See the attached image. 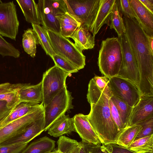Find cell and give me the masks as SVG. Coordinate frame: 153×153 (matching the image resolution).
<instances>
[{
    "mask_svg": "<svg viewBox=\"0 0 153 153\" xmlns=\"http://www.w3.org/2000/svg\"><path fill=\"white\" fill-rule=\"evenodd\" d=\"M0 55L3 57L10 56L18 58L20 56V52L0 35Z\"/></svg>",
    "mask_w": 153,
    "mask_h": 153,
    "instance_id": "4dcf8cb0",
    "label": "cell"
},
{
    "mask_svg": "<svg viewBox=\"0 0 153 153\" xmlns=\"http://www.w3.org/2000/svg\"><path fill=\"white\" fill-rule=\"evenodd\" d=\"M112 95L109 84L99 97L90 104V111L87 115L90 123L103 145L115 143L121 131L111 114L109 100Z\"/></svg>",
    "mask_w": 153,
    "mask_h": 153,
    "instance_id": "7a4b0ae2",
    "label": "cell"
},
{
    "mask_svg": "<svg viewBox=\"0 0 153 153\" xmlns=\"http://www.w3.org/2000/svg\"><path fill=\"white\" fill-rule=\"evenodd\" d=\"M73 117L75 132L79 134L82 142L95 145L101 144L88 120L87 115L79 114Z\"/></svg>",
    "mask_w": 153,
    "mask_h": 153,
    "instance_id": "9a60e30c",
    "label": "cell"
},
{
    "mask_svg": "<svg viewBox=\"0 0 153 153\" xmlns=\"http://www.w3.org/2000/svg\"><path fill=\"white\" fill-rule=\"evenodd\" d=\"M135 13L136 20L148 36H153V13L148 10L140 0H128Z\"/></svg>",
    "mask_w": 153,
    "mask_h": 153,
    "instance_id": "e0dca14e",
    "label": "cell"
},
{
    "mask_svg": "<svg viewBox=\"0 0 153 153\" xmlns=\"http://www.w3.org/2000/svg\"><path fill=\"white\" fill-rule=\"evenodd\" d=\"M0 3V35L16 40L19 22L13 1Z\"/></svg>",
    "mask_w": 153,
    "mask_h": 153,
    "instance_id": "8fae6325",
    "label": "cell"
},
{
    "mask_svg": "<svg viewBox=\"0 0 153 153\" xmlns=\"http://www.w3.org/2000/svg\"><path fill=\"white\" fill-rule=\"evenodd\" d=\"M17 88L14 90L0 94V100L6 102L7 107L10 109L14 108L21 102L17 91Z\"/></svg>",
    "mask_w": 153,
    "mask_h": 153,
    "instance_id": "1f68e13d",
    "label": "cell"
},
{
    "mask_svg": "<svg viewBox=\"0 0 153 153\" xmlns=\"http://www.w3.org/2000/svg\"><path fill=\"white\" fill-rule=\"evenodd\" d=\"M55 141L45 136L31 143L20 153H48L54 148Z\"/></svg>",
    "mask_w": 153,
    "mask_h": 153,
    "instance_id": "603a6c76",
    "label": "cell"
},
{
    "mask_svg": "<svg viewBox=\"0 0 153 153\" xmlns=\"http://www.w3.org/2000/svg\"><path fill=\"white\" fill-rule=\"evenodd\" d=\"M86 148H87V153H90L89 151V150H88V149L87 147H86Z\"/></svg>",
    "mask_w": 153,
    "mask_h": 153,
    "instance_id": "bcb514c9",
    "label": "cell"
},
{
    "mask_svg": "<svg viewBox=\"0 0 153 153\" xmlns=\"http://www.w3.org/2000/svg\"><path fill=\"white\" fill-rule=\"evenodd\" d=\"M110 99L117 107L123 125L125 128L128 125L133 107L122 99L114 95H112Z\"/></svg>",
    "mask_w": 153,
    "mask_h": 153,
    "instance_id": "83f0119b",
    "label": "cell"
},
{
    "mask_svg": "<svg viewBox=\"0 0 153 153\" xmlns=\"http://www.w3.org/2000/svg\"><path fill=\"white\" fill-rule=\"evenodd\" d=\"M81 142L82 145L79 150V153H87L86 146L84 143Z\"/></svg>",
    "mask_w": 153,
    "mask_h": 153,
    "instance_id": "7bdbcfd3",
    "label": "cell"
},
{
    "mask_svg": "<svg viewBox=\"0 0 153 153\" xmlns=\"http://www.w3.org/2000/svg\"><path fill=\"white\" fill-rule=\"evenodd\" d=\"M117 5L119 12L123 16L134 18L136 17L128 0H117Z\"/></svg>",
    "mask_w": 153,
    "mask_h": 153,
    "instance_id": "836d02e7",
    "label": "cell"
},
{
    "mask_svg": "<svg viewBox=\"0 0 153 153\" xmlns=\"http://www.w3.org/2000/svg\"><path fill=\"white\" fill-rule=\"evenodd\" d=\"M10 110L8 108L6 102L0 100V118L3 117Z\"/></svg>",
    "mask_w": 153,
    "mask_h": 153,
    "instance_id": "ab89813d",
    "label": "cell"
},
{
    "mask_svg": "<svg viewBox=\"0 0 153 153\" xmlns=\"http://www.w3.org/2000/svg\"><path fill=\"white\" fill-rule=\"evenodd\" d=\"M74 44L81 51L93 48L95 45V37L89 30L81 25L71 37Z\"/></svg>",
    "mask_w": 153,
    "mask_h": 153,
    "instance_id": "44dd1931",
    "label": "cell"
},
{
    "mask_svg": "<svg viewBox=\"0 0 153 153\" xmlns=\"http://www.w3.org/2000/svg\"><path fill=\"white\" fill-rule=\"evenodd\" d=\"M116 0H100L99 8L89 30L95 37L105 24L109 25L110 19Z\"/></svg>",
    "mask_w": 153,
    "mask_h": 153,
    "instance_id": "2e32d148",
    "label": "cell"
},
{
    "mask_svg": "<svg viewBox=\"0 0 153 153\" xmlns=\"http://www.w3.org/2000/svg\"><path fill=\"white\" fill-rule=\"evenodd\" d=\"M153 116V95L141 96L133 108L128 126L138 124Z\"/></svg>",
    "mask_w": 153,
    "mask_h": 153,
    "instance_id": "4fadbf2b",
    "label": "cell"
},
{
    "mask_svg": "<svg viewBox=\"0 0 153 153\" xmlns=\"http://www.w3.org/2000/svg\"><path fill=\"white\" fill-rule=\"evenodd\" d=\"M73 131H75L74 117L70 118L64 114L54 122L48 129V133L57 137Z\"/></svg>",
    "mask_w": 153,
    "mask_h": 153,
    "instance_id": "d6986e66",
    "label": "cell"
},
{
    "mask_svg": "<svg viewBox=\"0 0 153 153\" xmlns=\"http://www.w3.org/2000/svg\"><path fill=\"white\" fill-rule=\"evenodd\" d=\"M51 57L55 65L65 72L70 74L78 72L79 70L74 65L60 56L55 53Z\"/></svg>",
    "mask_w": 153,
    "mask_h": 153,
    "instance_id": "f546056e",
    "label": "cell"
},
{
    "mask_svg": "<svg viewBox=\"0 0 153 153\" xmlns=\"http://www.w3.org/2000/svg\"><path fill=\"white\" fill-rule=\"evenodd\" d=\"M109 79L112 95L133 108L139 102L141 96L138 85L131 81L118 76Z\"/></svg>",
    "mask_w": 153,
    "mask_h": 153,
    "instance_id": "9c48e42d",
    "label": "cell"
},
{
    "mask_svg": "<svg viewBox=\"0 0 153 153\" xmlns=\"http://www.w3.org/2000/svg\"><path fill=\"white\" fill-rule=\"evenodd\" d=\"M128 149L136 153H153V134L134 141Z\"/></svg>",
    "mask_w": 153,
    "mask_h": 153,
    "instance_id": "4316f807",
    "label": "cell"
},
{
    "mask_svg": "<svg viewBox=\"0 0 153 153\" xmlns=\"http://www.w3.org/2000/svg\"><path fill=\"white\" fill-rule=\"evenodd\" d=\"M81 144L79 146L74 148H72L67 150L63 153H79L80 149L82 145L81 142H80Z\"/></svg>",
    "mask_w": 153,
    "mask_h": 153,
    "instance_id": "b9f144b4",
    "label": "cell"
},
{
    "mask_svg": "<svg viewBox=\"0 0 153 153\" xmlns=\"http://www.w3.org/2000/svg\"><path fill=\"white\" fill-rule=\"evenodd\" d=\"M71 94L65 87L61 90L44 108V131H48L54 122L73 108Z\"/></svg>",
    "mask_w": 153,
    "mask_h": 153,
    "instance_id": "52a82bcc",
    "label": "cell"
},
{
    "mask_svg": "<svg viewBox=\"0 0 153 153\" xmlns=\"http://www.w3.org/2000/svg\"><path fill=\"white\" fill-rule=\"evenodd\" d=\"M51 153H62L60 151L57 150H56L55 151H54L53 152H51Z\"/></svg>",
    "mask_w": 153,
    "mask_h": 153,
    "instance_id": "f6af8a7d",
    "label": "cell"
},
{
    "mask_svg": "<svg viewBox=\"0 0 153 153\" xmlns=\"http://www.w3.org/2000/svg\"><path fill=\"white\" fill-rule=\"evenodd\" d=\"M17 91L20 102H26L36 104L42 103L43 95L42 81L35 85L19 83Z\"/></svg>",
    "mask_w": 153,
    "mask_h": 153,
    "instance_id": "ac0fdd59",
    "label": "cell"
},
{
    "mask_svg": "<svg viewBox=\"0 0 153 153\" xmlns=\"http://www.w3.org/2000/svg\"><path fill=\"white\" fill-rule=\"evenodd\" d=\"M44 116V106L42 103L26 115L1 128L0 144L21 132L30 123Z\"/></svg>",
    "mask_w": 153,
    "mask_h": 153,
    "instance_id": "30bf717a",
    "label": "cell"
},
{
    "mask_svg": "<svg viewBox=\"0 0 153 153\" xmlns=\"http://www.w3.org/2000/svg\"><path fill=\"white\" fill-rule=\"evenodd\" d=\"M109 105L112 117L119 129L121 131L125 128L117 108L111 99L109 100Z\"/></svg>",
    "mask_w": 153,
    "mask_h": 153,
    "instance_id": "d590c367",
    "label": "cell"
},
{
    "mask_svg": "<svg viewBox=\"0 0 153 153\" xmlns=\"http://www.w3.org/2000/svg\"><path fill=\"white\" fill-rule=\"evenodd\" d=\"M19 83L12 84L6 82L0 84V94L16 90L18 87Z\"/></svg>",
    "mask_w": 153,
    "mask_h": 153,
    "instance_id": "f35d334b",
    "label": "cell"
},
{
    "mask_svg": "<svg viewBox=\"0 0 153 153\" xmlns=\"http://www.w3.org/2000/svg\"><path fill=\"white\" fill-rule=\"evenodd\" d=\"M51 152L48 153H51Z\"/></svg>",
    "mask_w": 153,
    "mask_h": 153,
    "instance_id": "7dc6e473",
    "label": "cell"
},
{
    "mask_svg": "<svg viewBox=\"0 0 153 153\" xmlns=\"http://www.w3.org/2000/svg\"><path fill=\"white\" fill-rule=\"evenodd\" d=\"M26 20L31 24L40 25L41 22L38 5L33 0H16Z\"/></svg>",
    "mask_w": 153,
    "mask_h": 153,
    "instance_id": "7402d4cb",
    "label": "cell"
},
{
    "mask_svg": "<svg viewBox=\"0 0 153 153\" xmlns=\"http://www.w3.org/2000/svg\"><path fill=\"white\" fill-rule=\"evenodd\" d=\"M125 33L138 68L141 96L153 95V51L148 35L134 18L123 17Z\"/></svg>",
    "mask_w": 153,
    "mask_h": 153,
    "instance_id": "6da1fadb",
    "label": "cell"
},
{
    "mask_svg": "<svg viewBox=\"0 0 153 153\" xmlns=\"http://www.w3.org/2000/svg\"><path fill=\"white\" fill-rule=\"evenodd\" d=\"M148 37L150 48L153 51V36L148 35Z\"/></svg>",
    "mask_w": 153,
    "mask_h": 153,
    "instance_id": "ee69618b",
    "label": "cell"
},
{
    "mask_svg": "<svg viewBox=\"0 0 153 153\" xmlns=\"http://www.w3.org/2000/svg\"><path fill=\"white\" fill-rule=\"evenodd\" d=\"M36 38L35 33L32 28H28L25 30L22 35V45L24 51L33 58L36 56Z\"/></svg>",
    "mask_w": 153,
    "mask_h": 153,
    "instance_id": "484cf974",
    "label": "cell"
},
{
    "mask_svg": "<svg viewBox=\"0 0 153 153\" xmlns=\"http://www.w3.org/2000/svg\"><path fill=\"white\" fill-rule=\"evenodd\" d=\"M44 116L35 120L21 132L2 143L1 145H6L19 143H28L44 130Z\"/></svg>",
    "mask_w": 153,
    "mask_h": 153,
    "instance_id": "5bb4252c",
    "label": "cell"
},
{
    "mask_svg": "<svg viewBox=\"0 0 153 153\" xmlns=\"http://www.w3.org/2000/svg\"><path fill=\"white\" fill-rule=\"evenodd\" d=\"M48 37L55 53L65 58L78 70L84 68L85 56L73 43L59 33L46 30Z\"/></svg>",
    "mask_w": 153,
    "mask_h": 153,
    "instance_id": "277c9868",
    "label": "cell"
},
{
    "mask_svg": "<svg viewBox=\"0 0 153 153\" xmlns=\"http://www.w3.org/2000/svg\"><path fill=\"white\" fill-rule=\"evenodd\" d=\"M141 128V126L138 124L127 126L120 132L115 143L128 149L134 141Z\"/></svg>",
    "mask_w": 153,
    "mask_h": 153,
    "instance_id": "cb8c5ba5",
    "label": "cell"
},
{
    "mask_svg": "<svg viewBox=\"0 0 153 153\" xmlns=\"http://www.w3.org/2000/svg\"><path fill=\"white\" fill-rule=\"evenodd\" d=\"M31 25L36 38L37 44H39L46 54L51 57L55 53L49 41L46 30L39 25Z\"/></svg>",
    "mask_w": 153,
    "mask_h": 153,
    "instance_id": "d4e9b609",
    "label": "cell"
},
{
    "mask_svg": "<svg viewBox=\"0 0 153 153\" xmlns=\"http://www.w3.org/2000/svg\"><path fill=\"white\" fill-rule=\"evenodd\" d=\"M140 1L148 10L153 13V0H140Z\"/></svg>",
    "mask_w": 153,
    "mask_h": 153,
    "instance_id": "60d3db41",
    "label": "cell"
},
{
    "mask_svg": "<svg viewBox=\"0 0 153 153\" xmlns=\"http://www.w3.org/2000/svg\"><path fill=\"white\" fill-rule=\"evenodd\" d=\"M67 12L89 31L97 13L100 0H64Z\"/></svg>",
    "mask_w": 153,
    "mask_h": 153,
    "instance_id": "ba28073f",
    "label": "cell"
},
{
    "mask_svg": "<svg viewBox=\"0 0 153 153\" xmlns=\"http://www.w3.org/2000/svg\"><path fill=\"white\" fill-rule=\"evenodd\" d=\"M104 145L109 153H136L128 148L119 146L115 143Z\"/></svg>",
    "mask_w": 153,
    "mask_h": 153,
    "instance_id": "8d00e7d4",
    "label": "cell"
},
{
    "mask_svg": "<svg viewBox=\"0 0 153 153\" xmlns=\"http://www.w3.org/2000/svg\"><path fill=\"white\" fill-rule=\"evenodd\" d=\"M85 143L90 153H109L103 145H101V144L95 145L91 143Z\"/></svg>",
    "mask_w": 153,
    "mask_h": 153,
    "instance_id": "74e56055",
    "label": "cell"
},
{
    "mask_svg": "<svg viewBox=\"0 0 153 153\" xmlns=\"http://www.w3.org/2000/svg\"><path fill=\"white\" fill-rule=\"evenodd\" d=\"M70 74L55 65L43 75L42 82L44 107L47 105L64 87H66V80Z\"/></svg>",
    "mask_w": 153,
    "mask_h": 153,
    "instance_id": "5b68a950",
    "label": "cell"
},
{
    "mask_svg": "<svg viewBox=\"0 0 153 153\" xmlns=\"http://www.w3.org/2000/svg\"><path fill=\"white\" fill-rule=\"evenodd\" d=\"M56 18L59 24V33L66 38H71L82 25L76 18L68 12L60 14Z\"/></svg>",
    "mask_w": 153,
    "mask_h": 153,
    "instance_id": "ffe728a7",
    "label": "cell"
},
{
    "mask_svg": "<svg viewBox=\"0 0 153 153\" xmlns=\"http://www.w3.org/2000/svg\"><path fill=\"white\" fill-rule=\"evenodd\" d=\"M109 26L111 29H113L115 30L118 37H120L125 32L123 20L118 9L117 0L111 15Z\"/></svg>",
    "mask_w": 153,
    "mask_h": 153,
    "instance_id": "f1b7e54d",
    "label": "cell"
},
{
    "mask_svg": "<svg viewBox=\"0 0 153 153\" xmlns=\"http://www.w3.org/2000/svg\"><path fill=\"white\" fill-rule=\"evenodd\" d=\"M118 37L122 50L123 60L118 76L129 79L138 85L139 81L138 71L127 37L124 33Z\"/></svg>",
    "mask_w": 153,
    "mask_h": 153,
    "instance_id": "7c38bea8",
    "label": "cell"
},
{
    "mask_svg": "<svg viewBox=\"0 0 153 153\" xmlns=\"http://www.w3.org/2000/svg\"><path fill=\"white\" fill-rule=\"evenodd\" d=\"M123 60V51L119 37L108 38L102 41L98 64L102 74L108 78L118 76Z\"/></svg>",
    "mask_w": 153,
    "mask_h": 153,
    "instance_id": "3957f363",
    "label": "cell"
},
{
    "mask_svg": "<svg viewBox=\"0 0 153 153\" xmlns=\"http://www.w3.org/2000/svg\"><path fill=\"white\" fill-rule=\"evenodd\" d=\"M28 143H19L6 145H0V153H20Z\"/></svg>",
    "mask_w": 153,
    "mask_h": 153,
    "instance_id": "e575fe53",
    "label": "cell"
},
{
    "mask_svg": "<svg viewBox=\"0 0 153 153\" xmlns=\"http://www.w3.org/2000/svg\"><path fill=\"white\" fill-rule=\"evenodd\" d=\"M142 128L134 141L153 134V116L137 124Z\"/></svg>",
    "mask_w": 153,
    "mask_h": 153,
    "instance_id": "d6a6232c",
    "label": "cell"
},
{
    "mask_svg": "<svg viewBox=\"0 0 153 153\" xmlns=\"http://www.w3.org/2000/svg\"><path fill=\"white\" fill-rule=\"evenodd\" d=\"M37 4L42 27L59 33V24L56 17L67 12L64 0H39Z\"/></svg>",
    "mask_w": 153,
    "mask_h": 153,
    "instance_id": "8992f818",
    "label": "cell"
}]
</instances>
